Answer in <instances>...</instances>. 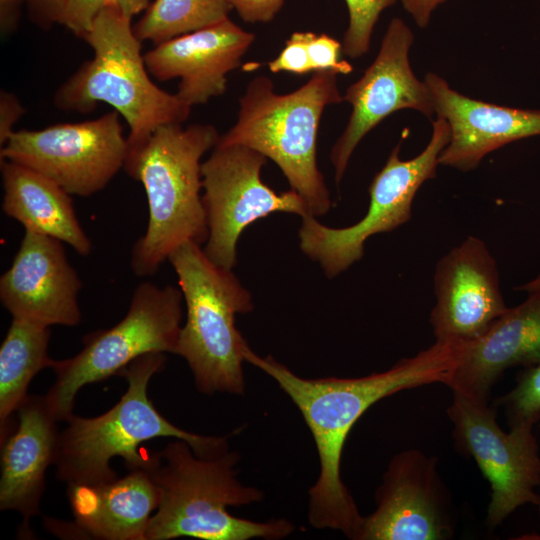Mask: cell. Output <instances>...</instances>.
I'll return each instance as SVG.
<instances>
[{
  "label": "cell",
  "instance_id": "6da1fadb",
  "mask_svg": "<svg viewBox=\"0 0 540 540\" xmlns=\"http://www.w3.org/2000/svg\"><path fill=\"white\" fill-rule=\"evenodd\" d=\"M465 343L435 341L391 368L362 377L304 378L271 355L259 356L249 345L244 359L271 377L300 411L314 439L319 475L308 491V521L316 529H333L356 539L363 521L342 481L341 460L352 427L381 399L419 386L447 385Z\"/></svg>",
  "mask_w": 540,
  "mask_h": 540
},
{
  "label": "cell",
  "instance_id": "7a4b0ae2",
  "mask_svg": "<svg viewBox=\"0 0 540 540\" xmlns=\"http://www.w3.org/2000/svg\"><path fill=\"white\" fill-rule=\"evenodd\" d=\"M239 461V453L230 450L214 458L199 457L181 439L150 454L145 469L158 485L161 499L146 540H279L292 534L295 526L285 518L253 521L229 512V507L264 498L260 489L240 482Z\"/></svg>",
  "mask_w": 540,
  "mask_h": 540
},
{
  "label": "cell",
  "instance_id": "3957f363",
  "mask_svg": "<svg viewBox=\"0 0 540 540\" xmlns=\"http://www.w3.org/2000/svg\"><path fill=\"white\" fill-rule=\"evenodd\" d=\"M165 353L144 354L129 363L118 376L128 382L127 391L107 412L92 418L72 415L59 432L54 465L59 480L67 485L95 486L117 479L110 467L121 457L128 470L145 468L150 454L139 451L143 442L158 437L186 441L203 458L229 451L228 436H206L186 431L168 421L148 397V384L163 370Z\"/></svg>",
  "mask_w": 540,
  "mask_h": 540
},
{
  "label": "cell",
  "instance_id": "277c9868",
  "mask_svg": "<svg viewBox=\"0 0 540 540\" xmlns=\"http://www.w3.org/2000/svg\"><path fill=\"white\" fill-rule=\"evenodd\" d=\"M219 134L210 124L158 127L127 154L126 173L142 183L148 202L145 233L134 243L131 268L140 277L155 274L183 243H206L208 225L200 190L201 158Z\"/></svg>",
  "mask_w": 540,
  "mask_h": 540
},
{
  "label": "cell",
  "instance_id": "5b68a950",
  "mask_svg": "<svg viewBox=\"0 0 540 540\" xmlns=\"http://www.w3.org/2000/svg\"><path fill=\"white\" fill-rule=\"evenodd\" d=\"M342 101L333 71L315 72L287 94L275 93L269 77L257 76L239 98L236 123L216 144L247 146L271 159L310 215L322 216L332 203L317 164L318 129L325 107Z\"/></svg>",
  "mask_w": 540,
  "mask_h": 540
},
{
  "label": "cell",
  "instance_id": "8992f818",
  "mask_svg": "<svg viewBox=\"0 0 540 540\" xmlns=\"http://www.w3.org/2000/svg\"><path fill=\"white\" fill-rule=\"evenodd\" d=\"M84 40L93 57L56 91L58 109L88 113L99 102L109 104L129 126L128 153L139 149L158 127L188 119L192 107L151 80L131 18L105 7Z\"/></svg>",
  "mask_w": 540,
  "mask_h": 540
},
{
  "label": "cell",
  "instance_id": "52a82bcc",
  "mask_svg": "<svg viewBox=\"0 0 540 540\" xmlns=\"http://www.w3.org/2000/svg\"><path fill=\"white\" fill-rule=\"evenodd\" d=\"M168 261L178 276L187 312L175 354L186 360L201 393L243 395L248 343L235 318L253 310L251 294L231 270L212 262L193 241L179 246Z\"/></svg>",
  "mask_w": 540,
  "mask_h": 540
},
{
  "label": "cell",
  "instance_id": "ba28073f",
  "mask_svg": "<svg viewBox=\"0 0 540 540\" xmlns=\"http://www.w3.org/2000/svg\"><path fill=\"white\" fill-rule=\"evenodd\" d=\"M183 300L177 287L142 282L120 322L87 334L83 348L73 357L55 360L51 369L56 379L45 395L54 417L69 419L82 387L119 375L136 358L152 352L175 354Z\"/></svg>",
  "mask_w": 540,
  "mask_h": 540
},
{
  "label": "cell",
  "instance_id": "9c48e42d",
  "mask_svg": "<svg viewBox=\"0 0 540 540\" xmlns=\"http://www.w3.org/2000/svg\"><path fill=\"white\" fill-rule=\"evenodd\" d=\"M448 122L437 116L424 150L409 160L400 158L401 142L389 154L370 186V202L364 217L344 228H331L315 216L302 217L299 229L301 251L319 263L328 278H334L359 261L365 242L373 235L390 232L407 223L412 203L421 185L436 176L439 155L449 143Z\"/></svg>",
  "mask_w": 540,
  "mask_h": 540
},
{
  "label": "cell",
  "instance_id": "30bf717a",
  "mask_svg": "<svg viewBox=\"0 0 540 540\" xmlns=\"http://www.w3.org/2000/svg\"><path fill=\"white\" fill-rule=\"evenodd\" d=\"M267 158L247 146L216 144L201 164L202 202L208 225L203 247L208 258L231 270L243 230L272 213L310 215L306 202L293 189L275 192L261 179Z\"/></svg>",
  "mask_w": 540,
  "mask_h": 540
},
{
  "label": "cell",
  "instance_id": "8fae6325",
  "mask_svg": "<svg viewBox=\"0 0 540 540\" xmlns=\"http://www.w3.org/2000/svg\"><path fill=\"white\" fill-rule=\"evenodd\" d=\"M447 414L458 449L470 455L491 485L487 524L494 528L517 508L538 505L540 455L534 424L516 422L503 431L488 401L452 391Z\"/></svg>",
  "mask_w": 540,
  "mask_h": 540
},
{
  "label": "cell",
  "instance_id": "7c38bea8",
  "mask_svg": "<svg viewBox=\"0 0 540 540\" xmlns=\"http://www.w3.org/2000/svg\"><path fill=\"white\" fill-rule=\"evenodd\" d=\"M119 115L114 110L93 120L14 131L0 160L23 165L70 195L91 196L124 168L128 142Z\"/></svg>",
  "mask_w": 540,
  "mask_h": 540
},
{
  "label": "cell",
  "instance_id": "4fadbf2b",
  "mask_svg": "<svg viewBox=\"0 0 540 540\" xmlns=\"http://www.w3.org/2000/svg\"><path fill=\"white\" fill-rule=\"evenodd\" d=\"M414 36L401 18H393L379 52L362 77L351 84L343 101L352 107L349 121L333 145L330 160L340 183L362 138L382 120L401 109H413L430 118L434 101L427 84L413 73L409 50Z\"/></svg>",
  "mask_w": 540,
  "mask_h": 540
},
{
  "label": "cell",
  "instance_id": "5bb4252c",
  "mask_svg": "<svg viewBox=\"0 0 540 540\" xmlns=\"http://www.w3.org/2000/svg\"><path fill=\"white\" fill-rule=\"evenodd\" d=\"M376 509L355 540H442L453 535L436 461L419 450L395 455L376 494Z\"/></svg>",
  "mask_w": 540,
  "mask_h": 540
},
{
  "label": "cell",
  "instance_id": "9a60e30c",
  "mask_svg": "<svg viewBox=\"0 0 540 540\" xmlns=\"http://www.w3.org/2000/svg\"><path fill=\"white\" fill-rule=\"evenodd\" d=\"M434 292L430 324L437 341L470 343L509 308L496 260L475 236H468L437 262Z\"/></svg>",
  "mask_w": 540,
  "mask_h": 540
},
{
  "label": "cell",
  "instance_id": "2e32d148",
  "mask_svg": "<svg viewBox=\"0 0 540 540\" xmlns=\"http://www.w3.org/2000/svg\"><path fill=\"white\" fill-rule=\"evenodd\" d=\"M62 243L25 230L10 268L0 277V301L12 318L49 327L79 324L82 282Z\"/></svg>",
  "mask_w": 540,
  "mask_h": 540
},
{
  "label": "cell",
  "instance_id": "e0dca14e",
  "mask_svg": "<svg viewBox=\"0 0 540 540\" xmlns=\"http://www.w3.org/2000/svg\"><path fill=\"white\" fill-rule=\"evenodd\" d=\"M255 40L229 18L155 45L144 54L150 75L178 78L176 96L190 107L225 93L227 74L241 65Z\"/></svg>",
  "mask_w": 540,
  "mask_h": 540
},
{
  "label": "cell",
  "instance_id": "ac0fdd59",
  "mask_svg": "<svg viewBox=\"0 0 540 540\" xmlns=\"http://www.w3.org/2000/svg\"><path fill=\"white\" fill-rule=\"evenodd\" d=\"M437 116L451 130L449 143L439 155L440 165L469 171L490 152L540 135V110L517 109L469 98L452 89L435 73L425 76Z\"/></svg>",
  "mask_w": 540,
  "mask_h": 540
},
{
  "label": "cell",
  "instance_id": "d6986e66",
  "mask_svg": "<svg viewBox=\"0 0 540 540\" xmlns=\"http://www.w3.org/2000/svg\"><path fill=\"white\" fill-rule=\"evenodd\" d=\"M527 294L481 337L465 345L447 384L452 391L488 401L491 388L507 369L540 364V289Z\"/></svg>",
  "mask_w": 540,
  "mask_h": 540
},
{
  "label": "cell",
  "instance_id": "ffe728a7",
  "mask_svg": "<svg viewBox=\"0 0 540 540\" xmlns=\"http://www.w3.org/2000/svg\"><path fill=\"white\" fill-rule=\"evenodd\" d=\"M18 423L1 439L0 509L16 511L25 524L40 511L45 474L54 464L59 431L45 396H27Z\"/></svg>",
  "mask_w": 540,
  "mask_h": 540
},
{
  "label": "cell",
  "instance_id": "44dd1931",
  "mask_svg": "<svg viewBox=\"0 0 540 540\" xmlns=\"http://www.w3.org/2000/svg\"><path fill=\"white\" fill-rule=\"evenodd\" d=\"M68 499L81 534L103 540H146L161 492L145 468L95 486L69 485Z\"/></svg>",
  "mask_w": 540,
  "mask_h": 540
},
{
  "label": "cell",
  "instance_id": "7402d4cb",
  "mask_svg": "<svg viewBox=\"0 0 540 540\" xmlns=\"http://www.w3.org/2000/svg\"><path fill=\"white\" fill-rule=\"evenodd\" d=\"M2 211L25 230L54 237L87 256L92 243L82 228L70 194L45 176L9 160H0Z\"/></svg>",
  "mask_w": 540,
  "mask_h": 540
},
{
  "label": "cell",
  "instance_id": "603a6c76",
  "mask_svg": "<svg viewBox=\"0 0 540 540\" xmlns=\"http://www.w3.org/2000/svg\"><path fill=\"white\" fill-rule=\"evenodd\" d=\"M49 326L12 318L0 347V426L1 439L8 423L25 398L32 378L42 369L51 368L48 355Z\"/></svg>",
  "mask_w": 540,
  "mask_h": 540
},
{
  "label": "cell",
  "instance_id": "cb8c5ba5",
  "mask_svg": "<svg viewBox=\"0 0 540 540\" xmlns=\"http://www.w3.org/2000/svg\"><path fill=\"white\" fill-rule=\"evenodd\" d=\"M228 0H155L133 25L141 41L155 45L229 18Z\"/></svg>",
  "mask_w": 540,
  "mask_h": 540
},
{
  "label": "cell",
  "instance_id": "d4e9b609",
  "mask_svg": "<svg viewBox=\"0 0 540 540\" xmlns=\"http://www.w3.org/2000/svg\"><path fill=\"white\" fill-rule=\"evenodd\" d=\"M397 0H345L349 24L344 33L342 52L358 58L370 50L371 36L381 13Z\"/></svg>",
  "mask_w": 540,
  "mask_h": 540
},
{
  "label": "cell",
  "instance_id": "484cf974",
  "mask_svg": "<svg viewBox=\"0 0 540 540\" xmlns=\"http://www.w3.org/2000/svg\"><path fill=\"white\" fill-rule=\"evenodd\" d=\"M499 402L505 408L510 425L520 421L535 425L540 420V364L527 367L515 387Z\"/></svg>",
  "mask_w": 540,
  "mask_h": 540
},
{
  "label": "cell",
  "instance_id": "4316f807",
  "mask_svg": "<svg viewBox=\"0 0 540 540\" xmlns=\"http://www.w3.org/2000/svg\"><path fill=\"white\" fill-rule=\"evenodd\" d=\"M307 49L314 72L333 71L346 75L353 71V66L340 58L342 43L325 33L307 32Z\"/></svg>",
  "mask_w": 540,
  "mask_h": 540
},
{
  "label": "cell",
  "instance_id": "83f0119b",
  "mask_svg": "<svg viewBox=\"0 0 540 540\" xmlns=\"http://www.w3.org/2000/svg\"><path fill=\"white\" fill-rule=\"evenodd\" d=\"M268 67L272 73L285 71L303 75L312 72L307 49V32L292 33L280 54L268 62Z\"/></svg>",
  "mask_w": 540,
  "mask_h": 540
},
{
  "label": "cell",
  "instance_id": "f1b7e54d",
  "mask_svg": "<svg viewBox=\"0 0 540 540\" xmlns=\"http://www.w3.org/2000/svg\"><path fill=\"white\" fill-rule=\"evenodd\" d=\"M106 2L107 0H66L58 24L84 39L96 17L105 8Z\"/></svg>",
  "mask_w": 540,
  "mask_h": 540
},
{
  "label": "cell",
  "instance_id": "f546056e",
  "mask_svg": "<svg viewBox=\"0 0 540 540\" xmlns=\"http://www.w3.org/2000/svg\"><path fill=\"white\" fill-rule=\"evenodd\" d=\"M242 20L248 23L272 21L285 0H228Z\"/></svg>",
  "mask_w": 540,
  "mask_h": 540
},
{
  "label": "cell",
  "instance_id": "4dcf8cb0",
  "mask_svg": "<svg viewBox=\"0 0 540 540\" xmlns=\"http://www.w3.org/2000/svg\"><path fill=\"white\" fill-rule=\"evenodd\" d=\"M25 108L11 92L0 93V147H3L14 133L13 127L24 114Z\"/></svg>",
  "mask_w": 540,
  "mask_h": 540
},
{
  "label": "cell",
  "instance_id": "1f68e13d",
  "mask_svg": "<svg viewBox=\"0 0 540 540\" xmlns=\"http://www.w3.org/2000/svg\"><path fill=\"white\" fill-rule=\"evenodd\" d=\"M66 0H26L31 20L43 29L58 23Z\"/></svg>",
  "mask_w": 540,
  "mask_h": 540
},
{
  "label": "cell",
  "instance_id": "d6a6232c",
  "mask_svg": "<svg viewBox=\"0 0 540 540\" xmlns=\"http://www.w3.org/2000/svg\"><path fill=\"white\" fill-rule=\"evenodd\" d=\"M446 0H401L404 9L420 28H425L434 9Z\"/></svg>",
  "mask_w": 540,
  "mask_h": 540
},
{
  "label": "cell",
  "instance_id": "836d02e7",
  "mask_svg": "<svg viewBox=\"0 0 540 540\" xmlns=\"http://www.w3.org/2000/svg\"><path fill=\"white\" fill-rule=\"evenodd\" d=\"M26 0H0V30L2 36L12 33L18 25L20 9Z\"/></svg>",
  "mask_w": 540,
  "mask_h": 540
},
{
  "label": "cell",
  "instance_id": "e575fe53",
  "mask_svg": "<svg viewBox=\"0 0 540 540\" xmlns=\"http://www.w3.org/2000/svg\"><path fill=\"white\" fill-rule=\"evenodd\" d=\"M105 7L113 8L132 19L149 7V0H107Z\"/></svg>",
  "mask_w": 540,
  "mask_h": 540
},
{
  "label": "cell",
  "instance_id": "d590c367",
  "mask_svg": "<svg viewBox=\"0 0 540 540\" xmlns=\"http://www.w3.org/2000/svg\"><path fill=\"white\" fill-rule=\"evenodd\" d=\"M519 291H525V292H531L537 289H540V273L537 274L534 278L526 282L525 284H522L518 287H516Z\"/></svg>",
  "mask_w": 540,
  "mask_h": 540
},
{
  "label": "cell",
  "instance_id": "8d00e7d4",
  "mask_svg": "<svg viewBox=\"0 0 540 540\" xmlns=\"http://www.w3.org/2000/svg\"><path fill=\"white\" fill-rule=\"evenodd\" d=\"M537 507H538L539 518H540V501H539ZM518 539H523V540H540V533H532V534L523 535L522 537H518Z\"/></svg>",
  "mask_w": 540,
  "mask_h": 540
}]
</instances>
